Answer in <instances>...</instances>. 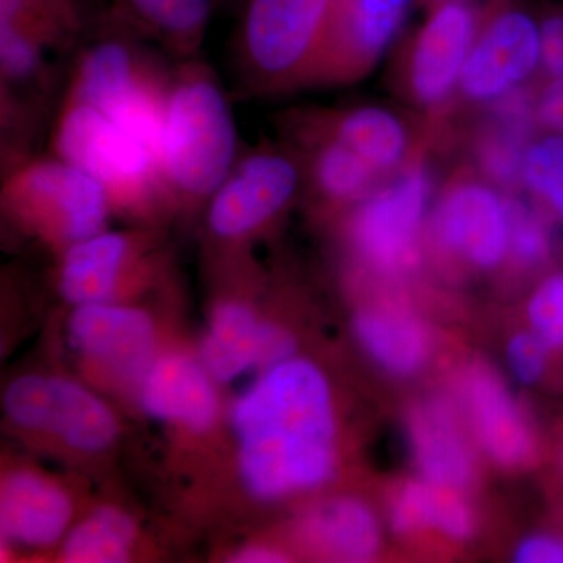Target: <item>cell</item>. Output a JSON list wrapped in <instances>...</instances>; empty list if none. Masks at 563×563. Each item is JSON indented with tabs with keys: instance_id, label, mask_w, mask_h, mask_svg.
<instances>
[{
	"instance_id": "6da1fadb",
	"label": "cell",
	"mask_w": 563,
	"mask_h": 563,
	"mask_svg": "<svg viewBox=\"0 0 563 563\" xmlns=\"http://www.w3.org/2000/svg\"><path fill=\"white\" fill-rule=\"evenodd\" d=\"M240 470L252 495L276 499L310 490L335 470L331 388L313 363H276L233 410Z\"/></svg>"
},
{
	"instance_id": "7a4b0ae2",
	"label": "cell",
	"mask_w": 563,
	"mask_h": 563,
	"mask_svg": "<svg viewBox=\"0 0 563 563\" xmlns=\"http://www.w3.org/2000/svg\"><path fill=\"white\" fill-rule=\"evenodd\" d=\"M231 99L199 57L174 62L161 133V173L172 206L206 207L239 158Z\"/></svg>"
},
{
	"instance_id": "3957f363",
	"label": "cell",
	"mask_w": 563,
	"mask_h": 563,
	"mask_svg": "<svg viewBox=\"0 0 563 563\" xmlns=\"http://www.w3.org/2000/svg\"><path fill=\"white\" fill-rule=\"evenodd\" d=\"M174 62L101 14L74 51L63 96L101 110L146 144L161 166L163 106Z\"/></svg>"
},
{
	"instance_id": "277c9868",
	"label": "cell",
	"mask_w": 563,
	"mask_h": 563,
	"mask_svg": "<svg viewBox=\"0 0 563 563\" xmlns=\"http://www.w3.org/2000/svg\"><path fill=\"white\" fill-rule=\"evenodd\" d=\"M332 10L333 0H243L231 54L240 98L310 87Z\"/></svg>"
},
{
	"instance_id": "5b68a950",
	"label": "cell",
	"mask_w": 563,
	"mask_h": 563,
	"mask_svg": "<svg viewBox=\"0 0 563 563\" xmlns=\"http://www.w3.org/2000/svg\"><path fill=\"white\" fill-rule=\"evenodd\" d=\"M49 154L98 180L111 209L146 214L172 206L150 147L90 103L63 96L51 124Z\"/></svg>"
},
{
	"instance_id": "8992f818",
	"label": "cell",
	"mask_w": 563,
	"mask_h": 563,
	"mask_svg": "<svg viewBox=\"0 0 563 563\" xmlns=\"http://www.w3.org/2000/svg\"><path fill=\"white\" fill-rule=\"evenodd\" d=\"M2 206L29 231L68 247L102 232L113 210L98 180L51 154L2 169Z\"/></svg>"
},
{
	"instance_id": "52a82bcc",
	"label": "cell",
	"mask_w": 563,
	"mask_h": 563,
	"mask_svg": "<svg viewBox=\"0 0 563 563\" xmlns=\"http://www.w3.org/2000/svg\"><path fill=\"white\" fill-rule=\"evenodd\" d=\"M302 191L298 154L280 140L240 152L206 206L207 231L220 243H240L268 228Z\"/></svg>"
},
{
	"instance_id": "ba28073f",
	"label": "cell",
	"mask_w": 563,
	"mask_h": 563,
	"mask_svg": "<svg viewBox=\"0 0 563 563\" xmlns=\"http://www.w3.org/2000/svg\"><path fill=\"white\" fill-rule=\"evenodd\" d=\"M432 190L431 173L426 166L415 165L355 203L350 240L352 250L368 268L385 276L413 268Z\"/></svg>"
},
{
	"instance_id": "9c48e42d",
	"label": "cell",
	"mask_w": 563,
	"mask_h": 563,
	"mask_svg": "<svg viewBox=\"0 0 563 563\" xmlns=\"http://www.w3.org/2000/svg\"><path fill=\"white\" fill-rule=\"evenodd\" d=\"M537 73H542L539 14L499 0L481 21L459 90L470 101H499Z\"/></svg>"
},
{
	"instance_id": "30bf717a",
	"label": "cell",
	"mask_w": 563,
	"mask_h": 563,
	"mask_svg": "<svg viewBox=\"0 0 563 563\" xmlns=\"http://www.w3.org/2000/svg\"><path fill=\"white\" fill-rule=\"evenodd\" d=\"M5 410L16 424L57 433L70 446L90 453L110 446L118 432L106 404L62 377H20L7 388Z\"/></svg>"
},
{
	"instance_id": "8fae6325",
	"label": "cell",
	"mask_w": 563,
	"mask_h": 563,
	"mask_svg": "<svg viewBox=\"0 0 563 563\" xmlns=\"http://www.w3.org/2000/svg\"><path fill=\"white\" fill-rule=\"evenodd\" d=\"M431 229L442 250L474 268H495L510 251L509 203L484 180H455L437 201Z\"/></svg>"
},
{
	"instance_id": "7c38bea8",
	"label": "cell",
	"mask_w": 563,
	"mask_h": 563,
	"mask_svg": "<svg viewBox=\"0 0 563 563\" xmlns=\"http://www.w3.org/2000/svg\"><path fill=\"white\" fill-rule=\"evenodd\" d=\"M410 0H333L331 27L310 87L365 76L398 35Z\"/></svg>"
},
{
	"instance_id": "4fadbf2b",
	"label": "cell",
	"mask_w": 563,
	"mask_h": 563,
	"mask_svg": "<svg viewBox=\"0 0 563 563\" xmlns=\"http://www.w3.org/2000/svg\"><path fill=\"white\" fill-rule=\"evenodd\" d=\"M483 18L472 3L440 2L415 36L409 55V90L421 107H437L459 85Z\"/></svg>"
},
{
	"instance_id": "5bb4252c",
	"label": "cell",
	"mask_w": 563,
	"mask_h": 563,
	"mask_svg": "<svg viewBox=\"0 0 563 563\" xmlns=\"http://www.w3.org/2000/svg\"><path fill=\"white\" fill-rule=\"evenodd\" d=\"M461 398L488 457L503 466H521L532 457L536 439L531 422L498 373L487 365L466 369Z\"/></svg>"
},
{
	"instance_id": "9a60e30c",
	"label": "cell",
	"mask_w": 563,
	"mask_h": 563,
	"mask_svg": "<svg viewBox=\"0 0 563 563\" xmlns=\"http://www.w3.org/2000/svg\"><path fill=\"white\" fill-rule=\"evenodd\" d=\"M295 351L290 333L273 324L258 322L250 307L242 302L221 303L214 312L203 361L211 376L222 383L255 365H276Z\"/></svg>"
},
{
	"instance_id": "2e32d148",
	"label": "cell",
	"mask_w": 563,
	"mask_h": 563,
	"mask_svg": "<svg viewBox=\"0 0 563 563\" xmlns=\"http://www.w3.org/2000/svg\"><path fill=\"white\" fill-rule=\"evenodd\" d=\"M69 333L85 355L125 376L147 368L154 351L150 314L129 307L107 302L79 306L70 317Z\"/></svg>"
},
{
	"instance_id": "e0dca14e",
	"label": "cell",
	"mask_w": 563,
	"mask_h": 563,
	"mask_svg": "<svg viewBox=\"0 0 563 563\" xmlns=\"http://www.w3.org/2000/svg\"><path fill=\"white\" fill-rule=\"evenodd\" d=\"M102 16L174 60L199 57L214 0H106Z\"/></svg>"
},
{
	"instance_id": "ac0fdd59",
	"label": "cell",
	"mask_w": 563,
	"mask_h": 563,
	"mask_svg": "<svg viewBox=\"0 0 563 563\" xmlns=\"http://www.w3.org/2000/svg\"><path fill=\"white\" fill-rule=\"evenodd\" d=\"M409 442L426 481L457 492L472 485L474 455L450 404L435 398L415 407Z\"/></svg>"
},
{
	"instance_id": "d6986e66",
	"label": "cell",
	"mask_w": 563,
	"mask_h": 563,
	"mask_svg": "<svg viewBox=\"0 0 563 563\" xmlns=\"http://www.w3.org/2000/svg\"><path fill=\"white\" fill-rule=\"evenodd\" d=\"M144 409L161 420L179 422L195 431L209 428L217 417L218 399L209 376L187 357H165L144 376Z\"/></svg>"
},
{
	"instance_id": "ffe728a7",
	"label": "cell",
	"mask_w": 563,
	"mask_h": 563,
	"mask_svg": "<svg viewBox=\"0 0 563 563\" xmlns=\"http://www.w3.org/2000/svg\"><path fill=\"white\" fill-rule=\"evenodd\" d=\"M70 514L68 496L35 474L16 473L3 483L0 523L13 542L49 547L65 532Z\"/></svg>"
},
{
	"instance_id": "44dd1931",
	"label": "cell",
	"mask_w": 563,
	"mask_h": 563,
	"mask_svg": "<svg viewBox=\"0 0 563 563\" xmlns=\"http://www.w3.org/2000/svg\"><path fill=\"white\" fill-rule=\"evenodd\" d=\"M135 236L121 232H99L73 244L60 268L62 295L76 306L107 302L131 265Z\"/></svg>"
},
{
	"instance_id": "7402d4cb",
	"label": "cell",
	"mask_w": 563,
	"mask_h": 563,
	"mask_svg": "<svg viewBox=\"0 0 563 563\" xmlns=\"http://www.w3.org/2000/svg\"><path fill=\"white\" fill-rule=\"evenodd\" d=\"M314 125L357 152L383 176L401 165L409 152L406 125L391 111L376 106L336 111H303Z\"/></svg>"
},
{
	"instance_id": "603a6c76",
	"label": "cell",
	"mask_w": 563,
	"mask_h": 563,
	"mask_svg": "<svg viewBox=\"0 0 563 563\" xmlns=\"http://www.w3.org/2000/svg\"><path fill=\"white\" fill-rule=\"evenodd\" d=\"M301 533L313 551L331 561H372L380 547L379 523L357 499L321 503L302 521Z\"/></svg>"
},
{
	"instance_id": "cb8c5ba5",
	"label": "cell",
	"mask_w": 563,
	"mask_h": 563,
	"mask_svg": "<svg viewBox=\"0 0 563 563\" xmlns=\"http://www.w3.org/2000/svg\"><path fill=\"white\" fill-rule=\"evenodd\" d=\"M363 350L393 376L420 372L431 354V336L418 318L398 307H372L355 320Z\"/></svg>"
},
{
	"instance_id": "d4e9b609",
	"label": "cell",
	"mask_w": 563,
	"mask_h": 563,
	"mask_svg": "<svg viewBox=\"0 0 563 563\" xmlns=\"http://www.w3.org/2000/svg\"><path fill=\"white\" fill-rule=\"evenodd\" d=\"M457 490L418 481L404 485L393 499L390 525L401 536L437 529L454 540L472 536L474 517Z\"/></svg>"
},
{
	"instance_id": "484cf974",
	"label": "cell",
	"mask_w": 563,
	"mask_h": 563,
	"mask_svg": "<svg viewBox=\"0 0 563 563\" xmlns=\"http://www.w3.org/2000/svg\"><path fill=\"white\" fill-rule=\"evenodd\" d=\"M0 25L38 41L55 54L79 46L88 22L79 0H0Z\"/></svg>"
},
{
	"instance_id": "4316f807",
	"label": "cell",
	"mask_w": 563,
	"mask_h": 563,
	"mask_svg": "<svg viewBox=\"0 0 563 563\" xmlns=\"http://www.w3.org/2000/svg\"><path fill=\"white\" fill-rule=\"evenodd\" d=\"M135 526L113 507L96 510L66 539L65 561L70 563H120L131 553Z\"/></svg>"
},
{
	"instance_id": "83f0119b",
	"label": "cell",
	"mask_w": 563,
	"mask_h": 563,
	"mask_svg": "<svg viewBox=\"0 0 563 563\" xmlns=\"http://www.w3.org/2000/svg\"><path fill=\"white\" fill-rule=\"evenodd\" d=\"M525 106L515 102L498 114V122L487 129L477 143V158L488 177L501 184H514L521 179L526 147Z\"/></svg>"
},
{
	"instance_id": "f1b7e54d",
	"label": "cell",
	"mask_w": 563,
	"mask_h": 563,
	"mask_svg": "<svg viewBox=\"0 0 563 563\" xmlns=\"http://www.w3.org/2000/svg\"><path fill=\"white\" fill-rule=\"evenodd\" d=\"M521 180L537 202L563 224V135L543 131L526 147Z\"/></svg>"
},
{
	"instance_id": "f546056e",
	"label": "cell",
	"mask_w": 563,
	"mask_h": 563,
	"mask_svg": "<svg viewBox=\"0 0 563 563\" xmlns=\"http://www.w3.org/2000/svg\"><path fill=\"white\" fill-rule=\"evenodd\" d=\"M509 203L510 251L523 266H539L551 254V235L547 220L533 207L512 199Z\"/></svg>"
},
{
	"instance_id": "4dcf8cb0",
	"label": "cell",
	"mask_w": 563,
	"mask_h": 563,
	"mask_svg": "<svg viewBox=\"0 0 563 563\" xmlns=\"http://www.w3.org/2000/svg\"><path fill=\"white\" fill-rule=\"evenodd\" d=\"M532 332L550 347L563 346V274L547 277L528 306Z\"/></svg>"
},
{
	"instance_id": "1f68e13d",
	"label": "cell",
	"mask_w": 563,
	"mask_h": 563,
	"mask_svg": "<svg viewBox=\"0 0 563 563\" xmlns=\"http://www.w3.org/2000/svg\"><path fill=\"white\" fill-rule=\"evenodd\" d=\"M547 343L536 333H518L507 347V363L518 383L532 385L539 383L547 369Z\"/></svg>"
},
{
	"instance_id": "d6a6232c",
	"label": "cell",
	"mask_w": 563,
	"mask_h": 563,
	"mask_svg": "<svg viewBox=\"0 0 563 563\" xmlns=\"http://www.w3.org/2000/svg\"><path fill=\"white\" fill-rule=\"evenodd\" d=\"M542 32V74L547 79L563 77V2L544 7L539 13Z\"/></svg>"
},
{
	"instance_id": "836d02e7",
	"label": "cell",
	"mask_w": 563,
	"mask_h": 563,
	"mask_svg": "<svg viewBox=\"0 0 563 563\" xmlns=\"http://www.w3.org/2000/svg\"><path fill=\"white\" fill-rule=\"evenodd\" d=\"M533 118L543 131L563 135V77L544 79L533 102Z\"/></svg>"
},
{
	"instance_id": "e575fe53",
	"label": "cell",
	"mask_w": 563,
	"mask_h": 563,
	"mask_svg": "<svg viewBox=\"0 0 563 563\" xmlns=\"http://www.w3.org/2000/svg\"><path fill=\"white\" fill-rule=\"evenodd\" d=\"M515 558L521 563H563V540L547 536L531 537L520 544Z\"/></svg>"
},
{
	"instance_id": "d590c367",
	"label": "cell",
	"mask_w": 563,
	"mask_h": 563,
	"mask_svg": "<svg viewBox=\"0 0 563 563\" xmlns=\"http://www.w3.org/2000/svg\"><path fill=\"white\" fill-rule=\"evenodd\" d=\"M284 561V555L273 550H265V548H250V550L242 551V553L233 558V562L244 563H273Z\"/></svg>"
},
{
	"instance_id": "8d00e7d4",
	"label": "cell",
	"mask_w": 563,
	"mask_h": 563,
	"mask_svg": "<svg viewBox=\"0 0 563 563\" xmlns=\"http://www.w3.org/2000/svg\"><path fill=\"white\" fill-rule=\"evenodd\" d=\"M243 0H214V13L220 10L240 9Z\"/></svg>"
},
{
	"instance_id": "74e56055",
	"label": "cell",
	"mask_w": 563,
	"mask_h": 563,
	"mask_svg": "<svg viewBox=\"0 0 563 563\" xmlns=\"http://www.w3.org/2000/svg\"><path fill=\"white\" fill-rule=\"evenodd\" d=\"M440 2H463V3H473V2H476V0H429V3H431V5H435V3H440Z\"/></svg>"
}]
</instances>
